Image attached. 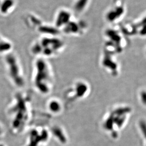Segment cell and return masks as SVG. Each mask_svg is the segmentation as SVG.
<instances>
[{
    "mask_svg": "<svg viewBox=\"0 0 146 146\" xmlns=\"http://www.w3.org/2000/svg\"><path fill=\"white\" fill-rule=\"evenodd\" d=\"M38 31L43 34L47 35L48 36H56L58 34V28L55 26H41L38 27Z\"/></svg>",
    "mask_w": 146,
    "mask_h": 146,
    "instance_id": "11",
    "label": "cell"
},
{
    "mask_svg": "<svg viewBox=\"0 0 146 146\" xmlns=\"http://www.w3.org/2000/svg\"><path fill=\"white\" fill-rule=\"evenodd\" d=\"M13 0H5L1 7V11L2 13H7L8 9L14 5Z\"/></svg>",
    "mask_w": 146,
    "mask_h": 146,
    "instance_id": "12",
    "label": "cell"
},
{
    "mask_svg": "<svg viewBox=\"0 0 146 146\" xmlns=\"http://www.w3.org/2000/svg\"><path fill=\"white\" fill-rule=\"evenodd\" d=\"M105 36L107 41L106 42V51L107 52L118 54L123 52L127 42L122 31H117L115 29H108L105 33Z\"/></svg>",
    "mask_w": 146,
    "mask_h": 146,
    "instance_id": "3",
    "label": "cell"
},
{
    "mask_svg": "<svg viewBox=\"0 0 146 146\" xmlns=\"http://www.w3.org/2000/svg\"><path fill=\"white\" fill-rule=\"evenodd\" d=\"M125 0H114L111 7L106 13L107 21L111 23H114L119 21L125 15Z\"/></svg>",
    "mask_w": 146,
    "mask_h": 146,
    "instance_id": "5",
    "label": "cell"
},
{
    "mask_svg": "<svg viewBox=\"0 0 146 146\" xmlns=\"http://www.w3.org/2000/svg\"><path fill=\"white\" fill-rule=\"evenodd\" d=\"M35 87L43 94L48 93L52 82V72L48 63L42 58L38 59L35 62Z\"/></svg>",
    "mask_w": 146,
    "mask_h": 146,
    "instance_id": "1",
    "label": "cell"
},
{
    "mask_svg": "<svg viewBox=\"0 0 146 146\" xmlns=\"http://www.w3.org/2000/svg\"><path fill=\"white\" fill-rule=\"evenodd\" d=\"M125 36L139 35L146 36V14L136 22L126 24L121 29Z\"/></svg>",
    "mask_w": 146,
    "mask_h": 146,
    "instance_id": "6",
    "label": "cell"
},
{
    "mask_svg": "<svg viewBox=\"0 0 146 146\" xmlns=\"http://www.w3.org/2000/svg\"><path fill=\"white\" fill-rule=\"evenodd\" d=\"M2 131H3V128H2V127L0 125V135H1V133H2Z\"/></svg>",
    "mask_w": 146,
    "mask_h": 146,
    "instance_id": "14",
    "label": "cell"
},
{
    "mask_svg": "<svg viewBox=\"0 0 146 146\" xmlns=\"http://www.w3.org/2000/svg\"><path fill=\"white\" fill-rule=\"evenodd\" d=\"M1 40H1V38H0V41H1Z\"/></svg>",
    "mask_w": 146,
    "mask_h": 146,
    "instance_id": "15",
    "label": "cell"
},
{
    "mask_svg": "<svg viewBox=\"0 0 146 146\" xmlns=\"http://www.w3.org/2000/svg\"><path fill=\"white\" fill-rule=\"evenodd\" d=\"M115 54L110 53L105 51L102 60V65L104 68L111 70V73H116L117 72V63L114 60L113 56Z\"/></svg>",
    "mask_w": 146,
    "mask_h": 146,
    "instance_id": "9",
    "label": "cell"
},
{
    "mask_svg": "<svg viewBox=\"0 0 146 146\" xmlns=\"http://www.w3.org/2000/svg\"><path fill=\"white\" fill-rule=\"evenodd\" d=\"M84 22L77 21H70L63 28V31L65 34L69 35H80L84 33L86 27Z\"/></svg>",
    "mask_w": 146,
    "mask_h": 146,
    "instance_id": "7",
    "label": "cell"
},
{
    "mask_svg": "<svg viewBox=\"0 0 146 146\" xmlns=\"http://www.w3.org/2000/svg\"><path fill=\"white\" fill-rule=\"evenodd\" d=\"M90 0H75L73 4V9L74 11L80 14L85 11L89 5Z\"/></svg>",
    "mask_w": 146,
    "mask_h": 146,
    "instance_id": "10",
    "label": "cell"
},
{
    "mask_svg": "<svg viewBox=\"0 0 146 146\" xmlns=\"http://www.w3.org/2000/svg\"><path fill=\"white\" fill-rule=\"evenodd\" d=\"M64 47L62 41L55 36L43 37L36 42L32 47V52L35 55L51 56L60 52Z\"/></svg>",
    "mask_w": 146,
    "mask_h": 146,
    "instance_id": "2",
    "label": "cell"
},
{
    "mask_svg": "<svg viewBox=\"0 0 146 146\" xmlns=\"http://www.w3.org/2000/svg\"><path fill=\"white\" fill-rule=\"evenodd\" d=\"M72 14L67 9H61L59 11L55 19V27L57 28H63L71 21Z\"/></svg>",
    "mask_w": 146,
    "mask_h": 146,
    "instance_id": "8",
    "label": "cell"
},
{
    "mask_svg": "<svg viewBox=\"0 0 146 146\" xmlns=\"http://www.w3.org/2000/svg\"><path fill=\"white\" fill-rule=\"evenodd\" d=\"M11 44L8 42H5L2 40L0 41V52L7 51L11 49Z\"/></svg>",
    "mask_w": 146,
    "mask_h": 146,
    "instance_id": "13",
    "label": "cell"
},
{
    "mask_svg": "<svg viewBox=\"0 0 146 146\" xmlns=\"http://www.w3.org/2000/svg\"><path fill=\"white\" fill-rule=\"evenodd\" d=\"M6 61L9 67V75L14 83L16 86L19 87L23 86L25 84V80L21 68L15 57L11 54H9L6 57Z\"/></svg>",
    "mask_w": 146,
    "mask_h": 146,
    "instance_id": "4",
    "label": "cell"
}]
</instances>
